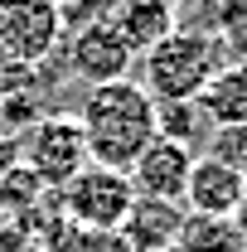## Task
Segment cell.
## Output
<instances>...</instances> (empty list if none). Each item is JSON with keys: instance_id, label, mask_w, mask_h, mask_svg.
<instances>
[{"instance_id": "5", "label": "cell", "mask_w": 247, "mask_h": 252, "mask_svg": "<svg viewBox=\"0 0 247 252\" xmlns=\"http://www.w3.org/2000/svg\"><path fill=\"white\" fill-rule=\"evenodd\" d=\"M63 39L59 0H0V59L39 68Z\"/></svg>"}, {"instance_id": "9", "label": "cell", "mask_w": 247, "mask_h": 252, "mask_svg": "<svg viewBox=\"0 0 247 252\" xmlns=\"http://www.w3.org/2000/svg\"><path fill=\"white\" fill-rule=\"evenodd\" d=\"M243 194H247V180L238 175V170L218 165L214 156H194V170H189V185H185V209L189 214L228 219Z\"/></svg>"}, {"instance_id": "17", "label": "cell", "mask_w": 247, "mask_h": 252, "mask_svg": "<svg viewBox=\"0 0 247 252\" xmlns=\"http://www.w3.org/2000/svg\"><path fill=\"white\" fill-rule=\"evenodd\" d=\"M30 78H34V68H20V63L0 59V97H10V93H25V88H34Z\"/></svg>"}, {"instance_id": "19", "label": "cell", "mask_w": 247, "mask_h": 252, "mask_svg": "<svg viewBox=\"0 0 247 252\" xmlns=\"http://www.w3.org/2000/svg\"><path fill=\"white\" fill-rule=\"evenodd\" d=\"M20 165V141L15 136H0V175H10Z\"/></svg>"}, {"instance_id": "14", "label": "cell", "mask_w": 247, "mask_h": 252, "mask_svg": "<svg viewBox=\"0 0 247 252\" xmlns=\"http://www.w3.org/2000/svg\"><path fill=\"white\" fill-rule=\"evenodd\" d=\"M214 39L228 63L247 59V0H218L214 5Z\"/></svg>"}, {"instance_id": "13", "label": "cell", "mask_w": 247, "mask_h": 252, "mask_svg": "<svg viewBox=\"0 0 247 252\" xmlns=\"http://www.w3.org/2000/svg\"><path fill=\"white\" fill-rule=\"evenodd\" d=\"M44 199H49V189L34 180V170L15 165L10 175H0V219H30Z\"/></svg>"}, {"instance_id": "3", "label": "cell", "mask_w": 247, "mask_h": 252, "mask_svg": "<svg viewBox=\"0 0 247 252\" xmlns=\"http://www.w3.org/2000/svg\"><path fill=\"white\" fill-rule=\"evenodd\" d=\"M59 194V214L68 223H78L83 233H102V228H122L126 209L136 199V185L126 170H112V165H83L73 180Z\"/></svg>"}, {"instance_id": "15", "label": "cell", "mask_w": 247, "mask_h": 252, "mask_svg": "<svg viewBox=\"0 0 247 252\" xmlns=\"http://www.w3.org/2000/svg\"><path fill=\"white\" fill-rule=\"evenodd\" d=\"M204 156H214L218 165L238 170V175L247 180V122H238V126H214L209 141H204Z\"/></svg>"}, {"instance_id": "7", "label": "cell", "mask_w": 247, "mask_h": 252, "mask_svg": "<svg viewBox=\"0 0 247 252\" xmlns=\"http://www.w3.org/2000/svg\"><path fill=\"white\" fill-rule=\"evenodd\" d=\"M189 170H194V151L170 141V136H155L141 156L131 160V185L136 194H151V199H170V204H185V185Z\"/></svg>"}, {"instance_id": "8", "label": "cell", "mask_w": 247, "mask_h": 252, "mask_svg": "<svg viewBox=\"0 0 247 252\" xmlns=\"http://www.w3.org/2000/svg\"><path fill=\"white\" fill-rule=\"evenodd\" d=\"M189 209L185 204H170V199H151V194H136L131 209L122 219V233L131 252H165L180 243V228H185Z\"/></svg>"}, {"instance_id": "11", "label": "cell", "mask_w": 247, "mask_h": 252, "mask_svg": "<svg viewBox=\"0 0 247 252\" xmlns=\"http://www.w3.org/2000/svg\"><path fill=\"white\" fill-rule=\"evenodd\" d=\"M180 252H247L243 233L233 228V219H209V214H189L180 228Z\"/></svg>"}, {"instance_id": "12", "label": "cell", "mask_w": 247, "mask_h": 252, "mask_svg": "<svg viewBox=\"0 0 247 252\" xmlns=\"http://www.w3.org/2000/svg\"><path fill=\"white\" fill-rule=\"evenodd\" d=\"M155 136H170V141L194 151L199 141H209V122H204L194 97L189 102H155Z\"/></svg>"}, {"instance_id": "21", "label": "cell", "mask_w": 247, "mask_h": 252, "mask_svg": "<svg viewBox=\"0 0 247 252\" xmlns=\"http://www.w3.org/2000/svg\"><path fill=\"white\" fill-rule=\"evenodd\" d=\"M165 252H180V248H165Z\"/></svg>"}, {"instance_id": "6", "label": "cell", "mask_w": 247, "mask_h": 252, "mask_svg": "<svg viewBox=\"0 0 247 252\" xmlns=\"http://www.w3.org/2000/svg\"><path fill=\"white\" fill-rule=\"evenodd\" d=\"M68 68H73V78H83L88 88L117 83V78H126V68H131V44L122 39V30H117L107 15L83 20V25L73 30V39H68Z\"/></svg>"}, {"instance_id": "20", "label": "cell", "mask_w": 247, "mask_h": 252, "mask_svg": "<svg viewBox=\"0 0 247 252\" xmlns=\"http://www.w3.org/2000/svg\"><path fill=\"white\" fill-rule=\"evenodd\" d=\"M233 73H238V83H243V97H247V59H243V63H233Z\"/></svg>"}, {"instance_id": "16", "label": "cell", "mask_w": 247, "mask_h": 252, "mask_svg": "<svg viewBox=\"0 0 247 252\" xmlns=\"http://www.w3.org/2000/svg\"><path fill=\"white\" fill-rule=\"evenodd\" d=\"M39 117H49V112L34 102V93H30V88H25V93L0 97V136H10V131H25V126H34Z\"/></svg>"}, {"instance_id": "10", "label": "cell", "mask_w": 247, "mask_h": 252, "mask_svg": "<svg viewBox=\"0 0 247 252\" xmlns=\"http://www.w3.org/2000/svg\"><path fill=\"white\" fill-rule=\"evenodd\" d=\"M107 20L122 30L131 54H146L155 39H165L175 30V0H117Z\"/></svg>"}, {"instance_id": "1", "label": "cell", "mask_w": 247, "mask_h": 252, "mask_svg": "<svg viewBox=\"0 0 247 252\" xmlns=\"http://www.w3.org/2000/svg\"><path fill=\"white\" fill-rule=\"evenodd\" d=\"M73 117H78L83 136H88L93 165L131 170V160L155 141V97L141 83H131V78L88 88L83 107Z\"/></svg>"}, {"instance_id": "4", "label": "cell", "mask_w": 247, "mask_h": 252, "mask_svg": "<svg viewBox=\"0 0 247 252\" xmlns=\"http://www.w3.org/2000/svg\"><path fill=\"white\" fill-rule=\"evenodd\" d=\"M20 165L34 170V180L49 189H63L83 165H93L88 156V136H83V126L73 112H49V117H39L30 126V141L20 146Z\"/></svg>"}, {"instance_id": "2", "label": "cell", "mask_w": 247, "mask_h": 252, "mask_svg": "<svg viewBox=\"0 0 247 252\" xmlns=\"http://www.w3.org/2000/svg\"><path fill=\"white\" fill-rule=\"evenodd\" d=\"M223 68V49L209 30H170L141 54L146 93L155 102H189L204 93V83Z\"/></svg>"}, {"instance_id": "18", "label": "cell", "mask_w": 247, "mask_h": 252, "mask_svg": "<svg viewBox=\"0 0 247 252\" xmlns=\"http://www.w3.org/2000/svg\"><path fill=\"white\" fill-rule=\"evenodd\" d=\"M78 252H131V248H126V238L117 228H102V233H83Z\"/></svg>"}]
</instances>
